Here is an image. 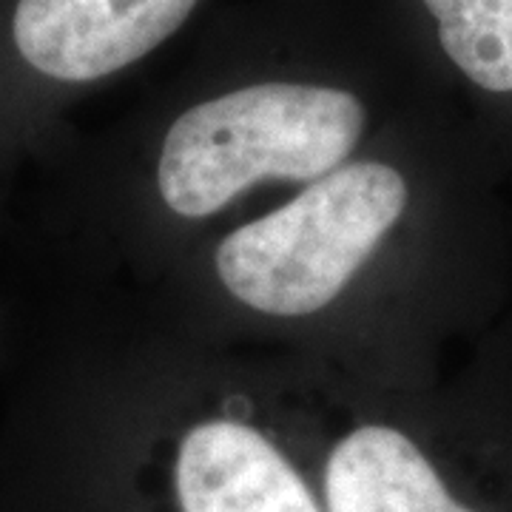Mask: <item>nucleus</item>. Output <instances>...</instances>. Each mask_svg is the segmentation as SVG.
<instances>
[{
	"mask_svg": "<svg viewBox=\"0 0 512 512\" xmlns=\"http://www.w3.org/2000/svg\"><path fill=\"white\" fill-rule=\"evenodd\" d=\"M362 97L345 86L262 80L185 109L165 134L157 183L183 217H208L259 180L316 183L365 131Z\"/></svg>",
	"mask_w": 512,
	"mask_h": 512,
	"instance_id": "obj_1",
	"label": "nucleus"
},
{
	"mask_svg": "<svg viewBox=\"0 0 512 512\" xmlns=\"http://www.w3.org/2000/svg\"><path fill=\"white\" fill-rule=\"evenodd\" d=\"M404 205L407 183L396 168L339 165L285 208L225 237L222 285L256 311L308 316L339 296Z\"/></svg>",
	"mask_w": 512,
	"mask_h": 512,
	"instance_id": "obj_2",
	"label": "nucleus"
},
{
	"mask_svg": "<svg viewBox=\"0 0 512 512\" xmlns=\"http://www.w3.org/2000/svg\"><path fill=\"white\" fill-rule=\"evenodd\" d=\"M444 60L470 86L512 94V0H419Z\"/></svg>",
	"mask_w": 512,
	"mask_h": 512,
	"instance_id": "obj_3",
	"label": "nucleus"
}]
</instances>
